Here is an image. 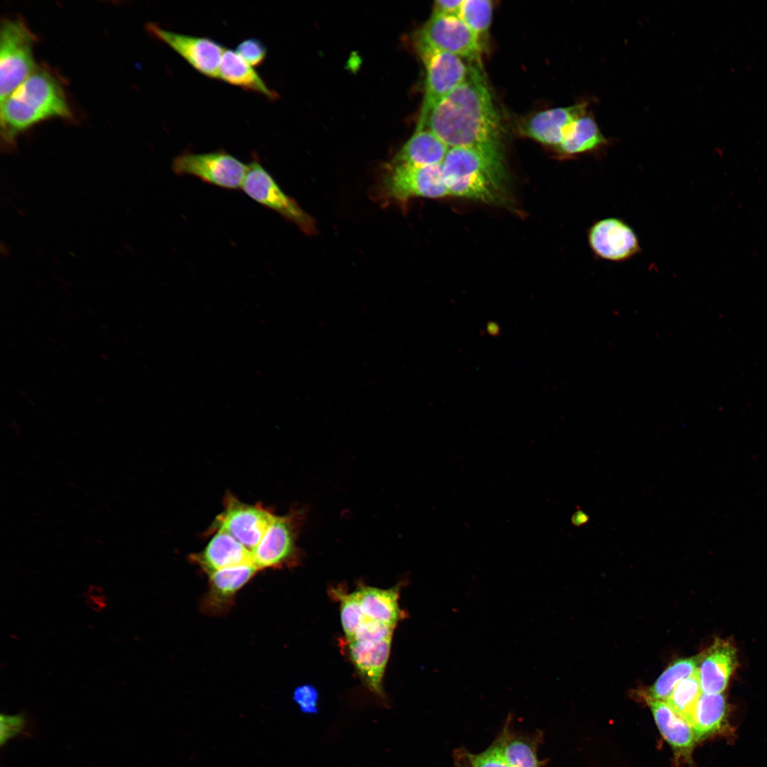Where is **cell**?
<instances>
[{
  "label": "cell",
  "instance_id": "cell-34",
  "mask_svg": "<svg viewBox=\"0 0 767 767\" xmlns=\"http://www.w3.org/2000/svg\"><path fill=\"white\" fill-rule=\"evenodd\" d=\"M472 767H510L497 743L478 754H469Z\"/></svg>",
  "mask_w": 767,
  "mask_h": 767
},
{
  "label": "cell",
  "instance_id": "cell-6",
  "mask_svg": "<svg viewBox=\"0 0 767 767\" xmlns=\"http://www.w3.org/2000/svg\"><path fill=\"white\" fill-rule=\"evenodd\" d=\"M426 70L425 93L415 131L425 129L433 108L467 76L469 62L463 58L425 46H416Z\"/></svg>",
  "mask_w": 767,
  "mask_h": 767
},
{
  "label": "cell",
  "instance_id": "cell-19",
  "mask_svg": "<svg viewBox=\"0 0 767 767\" xmlns=\"http://www.w3.org/2000/svg\"><path fill=\"white\" fill-rule=\"evenodd\" d=\"M608 142L594 118L587 111L568 126L556 151L565 157L596 153Z\"/></svg>",
  "mask_w": 767,
  "mask_h": 767
},
{
  "label": "cell",
  "instance_id": "cell-33",
  "mask_svg": "<svg viewBox=\"0 0 767 767\" xmlns=\"http://www.w3.org/2000/svg\"><path fill=\"white\" fill-rule=\"evenodd\" d=\"M293 700L302 712L317 713L319 694L317 689L312 685H304L296 687L293 692Z\"/></svg>",
  "mask_w": 767,
  "mask_h": 767
},
{
  "label": "cell",
  "instance_id": "cell-13",
  "mask_svg": "<svg viewBox=\"0 0 767 767\" xmlns=\"http://www.w3.org/2000/svg\"><path fill=\"white\" fill-rule=\"evenodd\" d=\"M259 571L253 563H248L209 575L208 589L200 604L201 612L212 616L227 614L233 607L236 594Z\"/></svg>",
  "mask_w": 767,
  "mask_h": 767
},
{
  "label": "cell",
  "instance_id": "cell-18",
  "mask_svg": "<svg viewBox=\"0 0 767 767\" xmlns=\"http://www.w3.org/2000/svg\"><path fill=\"white\" fill-rule=\"evenodd\" d=\"M189 558L208 575L223 568L253 563L252 553L223 531H217L201 552Z\"/></svg>",
  "mask_w": 767,
  "mask_h": 767
},
{
  "label": "cell",
  "instance_id": "cell-5",
  "mask_svg": "<svg viewBox=\"0 0 767 767\" xmlns=\"http://www.w3.org/2000/svg\"><path fill=\"white\" fill-rule=\"evenodd\" d=\"M305 511L295 508L274 517L257 547L252 552L253 564L259 570L295 566L300 560L297 545Z\"/></svg>",
  "mask_w": 767,
  "mask_h": 767
},
{
  "label": "cell",
  "instance_id": "cell-31",
  "mask_svg": "<svg viewBox=\"0 0 767 767\" xmlns=\"http://www.w3.org/2000/svg\"><path fill=\"white\" fill-rule=\"evenodd\" d=\"M395 626L366 619L357 629L350 641H376L392 639Z\"/></svg>",
  "mask_w": 767,
  "mask_h": 767
},
{
  "label": "cell",
  "instance_id": "cell-20",
  "mask_svg": "<svg viewBox=\"0 0 767 767\" xmlns=\"http://www.w3.org/2000/svg\"><path fill=\"white\" fill-rule=\"evenodd\" d=\"M449 148L437 135L424 129L415 131L390 163L420 166L440 165Z\"/></svg>",
  "mask_w": 767,
  "mask_h": 767
},
{
  "label": "cell",
  "instance_id": "cell-32",
  "mask_svg": "<svg viewBox=\"0 0 767 767\" xmlns=\"http://www.w3.org/2000/svg\"><path fill=\"white\" fill-rule=\"evenodd\" d=\"M236 52L251 66L261 65L266 58L267 49L262 42L256 38L241 41Z\"/></svg>",
  "mask_w": 767,
  "mask_h": 767
},
{
  "label": "cell",
  "instance_id": "cell-14",
  "mask_svg": "<svg viewBox=\"0 0 767 767\" xmlns=\"http://www.w3.org/2000/svg\"><path fill=\"white\" fill-rule=\"evenodd\" d=\"M587 109L588 103L582 102L542 111L526 121L522 126L521 131L524 135L557 150L568 126L586 114Z\"/></svg>",
  "mask_w": 767,
  "mask_h": 767
},
{
  "label": "cell",
  "instance_id": "cell-35",
  "mask_svg": "<svg viewBox=\"0 0 767 767\" xmlns=\"http://www.w3.org/2000/svg\"><path fill=\"white\" fill-rule=\"evenodd\" d=\"M463 0H438L433 6V13L459 16Z\"/></svg>",
  "mask_w": 767,
  "mask_h": 767
},
{
  "label": "cell",
  "instance_id": "cell-29",
  "mask_svg": "<svg viewBox=\"0 0 767 767\" xmlns=\"http://www.w3.org/2000/svg\"><path fill=\"white\" fill-rule=\"evenodd\" d=\"M493 13L490 0H463L459 17L479 37L489 29Z\"/></svg>",
  "mask_w": 767,
  "mask_h": 767
},
{
  "label": "cell",
  "instance_id": "cell-10",
  "mask_svg": "<svg viewBox=\"0 0 767 767\" xmlns=\"http://www.w3.org/2000/svg\"><path fill=\"white\" fill-rule=\"evenodd\" d=\"M224 507L216 517L212 530L229 534L252 553L275 515L262 506L243 503L232 494L226 495Z\"/></svg>",
  "mask_w": 767,
  "mask_h": 767
},
{
  "label": "cell",
  "instance_id": "cell-8",
  "mask_svg": "<svg viewBox=\"0 0 767 767\" xmlns=\"http://www.w3.org/2000/svg\"><path fill=\"white\" fill-rule=\"evenodd\" d=\"M416 46H425L481 62L482 52L479 37L457 16L432 14L420 30Z\"/></svg>",
  "mask_w": 767,
  "mask_h": 767
},
{
  "label": "cell",
  "instance_id": "cell-17",
  "mask_svg": "<svg viewBox=\"0 0 767 767\" xmlns=\"http://www.w3.org/2000/svg\"><path fill=\"white\" fill-rule=\"evenodd\" d=\"M504 168H485L445 179L450 195L495 203L501 200Z\"/></svg>",
  "mask_w": 767,
  "mask_h": 767
},
{
  "label": "cell",
  "instance_id": "cell-28",
  "mask_svg": "<svg viewBox=\"0 0 767 767\" xmlns=\"http://www.w3.org/2000/svg\"><path fill=\"white\" fill-rule=\"evenodd\" d=\"M332 596L340 602L342 626L347 641H350L357 628L366 619L359 597L358 592L346 593L341 589H333Z\"/></svg>",
  "mask_w": 767,
  "mask_h": 767
},
{
  "label": "cell",
  "instance_id": "cell-9",
  "mask_svg": "<svg viewBox=\"0 0 767 767\" xmlns=\"http://www.w3.org/2000/svg\"><path fill=\"white\" fill-rule=\"evenodd\" d=\"M241 189L253 200L293 222L303 232L312 234L314 232L315 227L311 217L282 190L258 160H253L248 164Z\"/></svg>",
  "mask_w": 767,
  "mask_h": 767
},
{
  "label": "cell",
  "instance_id": "cell-21",
  "mask_svg": "<svg viewBox=\"0 0 767 767\" xmlns=\"http://www.w3.org/2000/svg\"><path fill=\"white\" fill-rule=\"evenodd\" d=\"M645 699L659 731L673 749L681 753L690 750L697 740L691 725L678 716L665 701L649 697Z\"/></svg>",
  "mask_w": 767,
  "mask_h": 767
},
{
  "label": "cell",
  "instance_id": "cell-22",
  "mask_svg": "<svg viewBox=\"0 0 767 767\" xmlns=\"http://www.w3.org/2000/svg\"><path fill=\"white\" fill-rule=\"evenodd\" d=\"M218 79L245 90L274 99L276 93L270 89L253 66L236 52L225 50L219 65Z\"/></svg>",
  "mask_w": 767,
  "mask_h": 767
},
{
  "label": "cell",
  "instance_id": "cell-15",
  "mask_svg": "<svg viewBox=\"0 0 767 767\" xmlns=\"http://www.w3.org/2000/svg\"><path fill=\"white\" fill-rule=\"evenodd\" d=\"M736 665L735 647L731 642L717 639L699 656L697 670L702 692L722 693Z\"/></svg>",
  "mask_w": 767,
  "mask_h": 767
},
{
  "label": "cell",
  "instance_id": "cell-1",
  "mask_svg": "<svg viewBox=\"0 0 767 767\" xmlns=\"http://www.w3.org/2000/svg\"><path fill=\"white\" fill-rule=\"evenodd\" d=\"M464 80L430 111L425 128L449 148L501 152V128L481 62H469Z\"/></svg>",
  "mask_w": 767,
  "mask_h": 767
},
{
  "label": "cell",
  "instance_id": "cell-4",
  "mask_svg": "<svg viewBox=\"0 0 767 767\" xmlns=\"http://www.w3.org/2000/svg\"><path fill=\"white\" fill-rule=\"evenodd\" d=\"M35 35L21 18H6L0 31V99L2 102L36 70Z\"/></svg>",
  "mask_w": 767,
  "mask_h": 767
},
{
  "label": "cell",
  "instance_id": "cell-7",
  "mask_svg": "<svg viewBox=\"0 0 767 767\" xmlns=\"http://www.w3.org/2000/svg\"><path fill=\"white\" fill-rule=\"evenodd\" d=\"M171 168L177 175L193 176L227 190L241 188L248 171V164L222 150L182 153L173 158Z\"/></svg>",
  "mask_w": 767,
  "mask_h": 767
},
{
  "label": "cell",
  "instance_id": "cell-3",
  "mask_svg": "<svg viewBox=\"0 0 767 767\" xmlns=\"http://www.w3.org/2000/svg\"><path fill=\"white\" fill-rule=\"evenodd\" d=\"M375 192L379 200L401 204L413 197L450 195L442 164L420 166L389 163L379 177Z\"/></svg>",
  "mask_w": 767,
  "mask_h": 767
},
{
  "label": "cell",
  "instance_id": "cell-27",
  "mask_svg": "<svg viewBox=\"0 0 767 767\" xmlns=\"http://www.w3.org/2000/svg\"><path fill=\"white\" fill-rule=\"evenodd\" d=\"M497 744L510 767H539L535 744L528 739L505 731Z\"/></svg>",
  "mask_w": 767,
  "mask_h": 767
},
{
  "label": "cell",
  "instance_id": "cell-16",
  "mask_svg": "<svg viewBox=\"0 0 767 767\" xmlns=\"http://www.w3.org/2000/svg\"><path fill=\"white\" fill-rule=\"evenodd\" d=\"M347 641L350 658L359 675L373 693L384 698L383 678L390 655L391 639Z\"/></svg>",
  "mask_w": 767,
  "mask_h": 767
},
{
  "label": "cell",
  "instance_id": "cell-25",
  "mask_svg": "<svg viewBox=\"0 0 767 767\" xmlns=\"http://www.w3.org/2000/svg\"><path fill=\"white\" fill-rule=\"evenodd\" d=\"M699 657L680 659L671 664L649 688L646 697L665 701L678 683L691 675L698 668Z\"/></svg>",
  "mask_w": 767,
  "mask_h": 767
},
{
  "label": "cell",
  "instance_id": "cell-2",
  "mask_svg": "<svg viewBox=\"0 0 767 767\" xmlns=\"http://www.w3.org/2000/svg\"><path fill=\"white\" fill-rule=\"evenodd\" d=\"M1 136L7 148L17 136L51 118L70 119L72 111L56 77L45 69H36L1 102Z\"/></svg>",
  "mask_w": 767,
  "mask_h": 767
},
{
  "label": "cell",
  "instance_id": "cell-12",
  "mask_svg": "<svg viewBox=\"0 0 767 767\" xmlns=\"http://www.w3.org/2000/svg\"><path fill=\"white\" fill-rule=\"evenodd\" d=\"M147 28L151 34L168 45L200 73L218 79L219 65L225 51L219 43L205 37L163 29L155 23L148 24Z\"/></svg>",
  "mask_w": 767,
  "mask_h": 767
},
{
  "label": "cell",
  "instance_id": "cell-26",
  "mask_svg": "<svg viewBox=\"0 0 767 767\" xmlns=\"http://www.w3.org/2000/svg\"><path fill=\"white\" fill-rule=\"evenodd\" d=\"M702 693L698 670L677 684L665 700L670 708L690 724L695 705Z\"/></svg>",
  "mask_w": 767,
  "mask_h": 767
},
{
  "label": "cell",
  "instance_id": "cell-24",
  "mask_svg": "<svg viewBox=\"0 0 767 767\" xmlns=\"http://www.w3.org/2000/svg\"><path fill=\"white\" fill-rule=\"evenodd\" d=\"M726 714L727 703L723 694L702 692L695 705L690 721L697 739L719 730Z\"/></svg>",
  "mask_w": 767,
  "mask_h": 767
},
{
  "label": "cell",
  "instance_id": "cell-11",
  "mask_svg": "<svg viewBox=\"0 0 767 767\" xmlns=\"http://www.w3.org/2000/svg\"><path fill=\"white\" fill-rule=\"evenodd\" d=\"M587 242L597 258L611 262H624L641 251L638 237L624 220L614 217L599 219L587 231Z\"/></svg>",
  "mask_w": 767,
  "mask_h": 767
},
{
  "label": "cell",
  "instance_id": "cell-30",
  "mask_svg": "<svg viewBox=\"0 0 767 767\" xmlns=\"http://www.w3.org/2000/svg\"><path fill=\"white\" fill-rule=\"evenodd\" d=\"M0 722L1 746L15 739L33 737L36 732L35 722L24 711L13 714H1Z\"/></svg>",
  "mask_w": 767,
  "mask_h": 767
},
{
  "label": "cell",
  "instance_id": "cell-23",
  "mask_svg": "<svg viewBox=\"0 0 767 767\" xmlns=\"http://www.w3.org/2000/svg\"><path fill=\"white\" fill-rule=\"evenodd\" d=\"M366 619L396 626L403 616L398 604V587L384 589L360 586L357 590Z\"/></svg>",
  "mask_w": 767,
  "mask_h": 767
}]
</instances>
